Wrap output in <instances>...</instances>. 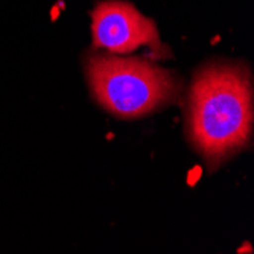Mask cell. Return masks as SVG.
Segmentation results:
<instances>
[{
  "label": "cell",
  "mask_w": 254,
  "mask_h": 254,
  "mask_svg": "<svg viewBox=\"0 0 254 254\" xmlns=\"http://www.w3.org/2000/svg\"><path fill=\"white\" fill-rule=\"evenodd\" d=\"M253 129L251 75L244 64L213 63L195 76L188 132L207 163L218 165L242 149Z\"/></svg>",
  "instance_id": "6da1fadb"
},
{
  "label": "cell",
  "mask_w": 254,
  "mask_h": 254,
  "mask_svg": "<svg viewBox=\"0 0 254 254\" xmlns=\"http://www.w3.org/2000/svg\"><path fill=\"white\" fill-rule=\"evenodd\" d=\"M91 93L111 114L135 119L172 102L180 90L174 73L140 58L107 54L93 55L87 63Z\"/></svg>",
  "instance_id": "7a4b0ae2"
},
{
  "label": "cell",
  "mask_w": 254,
  "mask_h": 254,
  "mask_svg": "<svg viewBox=\"0 0 254 254\" xmlns=\"http://www.w3.org/2000/svg\"><path fill=\"white\" fill-rule=\"evenodd\" d=\"M91 34L95 48L116 55L132 52L142 46L155 51L161 48L155 23L122 0H107L95 6L91 11Z\"/></svg>",
  "instance_id": "3957f363"
}]
</instances>
